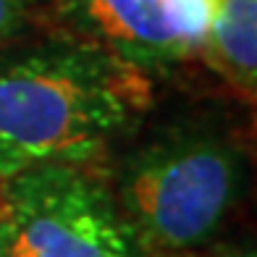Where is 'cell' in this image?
Returning a JSON list of instances; mask_svg holds the SVG:
<instances>
[{
	"mask_svg": "<svg viewBox=\"0 0 257 257\" xmlns=\"http://www.w3.org/2000/svg\"><path fill=\"white\" fill-rule=\"evenodd\" d=\"M244 186L231 142L179 134L134 153L118 173L115 202L150 257L200 249L218 233Z\"/></svg>",
	"mask_w": 257,
	"mask_h": 257,
	"instance_id": "2",
	"label": "cell"
},
{
	"mask_svg": "<svg viewBox=\"0 0 257 257\" xmlns=\"http://www.w3.org/2000/svg\"><path fill=\"white\" fill-rule=\"evenodd\" d=\"M239 257H254V249H249V252H241Z\"/></svg>",
	"mask_w": 257,
	"mask_h": 257,
	"instance_id": "7",
	"label": "cell"
},
{
	"mask_svg": "<svg viewBox=\"0 0 257 257\" xmlns=\"http://www.w3.org/2000/svg\"><path fill=\"white\" fill-rule=\"evenodd\" d=\"M218 0H53L79 40L139 71H158L200 55Z\"/></svg>",
	"mask_w": 257,
	"mask_h": 257,
	"instance_id": "4",
	"label": "cell"
},
{
	"mask_svg": "<svg viewBox=\"0 0 257 257\" xmlns=\"http://www.w3.org/2000/svg\"><path fill=\"white\" fill-rule=\"evenodd\" d=\"M147 105L145 71L87 40L0 58V179L87 166Z\"/></svg>",
	"mask_w": 257,
	"mask_h": 257,
	"instance_id": "1",
	"label": "cell"
},
{
	"mask_svg": "<svg viewBox=\"0 0 257 257\" xmlns=\"http://www.w3.org/2000/svg\"><path fill=\"white\" fill-rule=\"evenodd\" d=\"M200 58L241 100L257 95V0H218Z\"/></svg>",
	"mask_w": 257,
	"mask_h": 257,
	"instance_id": "5",
	"label": "cell"
},
{
	"mask_svg": "<svg viewBox=\"0 0 257 257\" xmlns=\"http://www.w3.org/2000/svg\"><path fill=\"white\" fill-rule=\"evenodd\" d=\"M45 11H53V0H0V50L37 24Z\"/></svg>",
	"mask_w": 257,
	"mask_h": 257,
	"instance_id": "6",
	"label": "cell"
},
{
	"mask_svg": "<svg viewBox=\"0 0 257 257\" xmlns=\"http://www.w3.org/2000/svg\"><path fill=\"white\" fill-rule=\"evenodd\" d=\"M0 257H150L108 181L87 166L0 179Z\"/></svg>",
	"mask_w": 257,
	"mask_h": 257,
	"instance_id": "3",
	"label": "cell"
}]
</instances>
